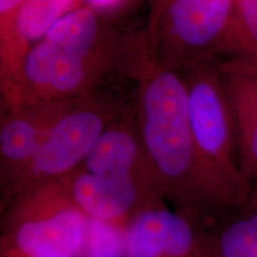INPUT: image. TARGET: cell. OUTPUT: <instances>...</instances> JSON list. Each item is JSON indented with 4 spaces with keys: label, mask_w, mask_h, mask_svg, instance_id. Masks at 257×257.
<instances>
[{
    "label": "cell",
    "mask_w": 257,
    "mask_h": 257,
    "mask_svg": "<svg viewBox=\"0 0 257 257\" xmlns=\"http://www.w3.org/2000/svg\"><path fill=\"white\" fill-rule=\"evenodd\" d=\"M234 5L236 0H161L144 34L150 57L180 74L202 61L218 60Z\"/></svg>",
    "instance_id": "cell-5"
},
{
    "label": "cell",
    "mask_w": 257,
    "mask_h": 257,
    "mask_svg": "<svg viewBox=\"0 0 257 257\" xmlns=\"http://www.w3.org/2000/svg\"><path fill=\"white\" fill-rule=\"evenodd\" d=\"M86 257H126L124 230L102 221L89 219L83 252Z\"/></svg>",
    "instance_id": "cell-15"
},
{
    "label": "cell",
    "mask_w": 257,
    "mask_h": 257,
    "mask_svg": "<svg viewBox=\"0 0 257 257\" xmlns=\"http://www.w3.org/2000/svg\"><path fill=\"white\" fill-rule=\"evenodd\" d=\"M124 108L121 102L99 91L67 101L27 173L6 201L29 188L59 181L80 168L101 135Z\"/></svg>",
    "instance_id": "cell-6"
},
{
    "label": "cell",
    "mask_w": 257,
    "mask_h": 257,
    "mask_svg": "<svg viewBox=\"0 0 257 257\" xmlns=\"http://www.w3.org/2000/svg\"><path fill=\"white\" fill-rule=\"evenodd\" d=\"M2 257H30L22 255V253L15 252V251H6V250H2Z\"/></svg>",
    "instance_id": "cell-18"
},
{
    "label": "cell",
    "mask_w": 257,
    "mask_h": 257,
    "mask_svg": "<svg viewBox=\"0 0 257 257\" xmlns=\"http://www.w3.org/2000/svg\"><path fill=\"white\" fill-rule=\"evenodd\" d=\"M25 0H0V31L5 30Z\"/></svg>",
    "instance_id": "cell-16"
},
{
    "label": "cell",
    "mask_w": 257,
    "mask_h": 257,
    "mask_svg": "<svg viewBox=\"0 0 257 257\" xmlns=\"http://www.w3.org/2000/svg\"><path fill=\"white\" fill-rule=\"evenodd\" d=\"M59 181L73 204L89 219L120 230L148 204L165 199L134 180L95 174L82 167Z\"/></svg>",
    "instance_id": "cell-8"
},
{
    "label": "cell",
    "mask_w": 257,
    "mask_h": 257,
    "mask_svg": "<svg viewBox=\"0 0 257 257\" xmlns=\"http://www.w3.org/2000/svg\"><path fill=\"white\" fill-rule=\"evenodd\" d=\"M83 2H85L86 5L89 6V8L101 12L106 11V10L117 8V6L121 4L124 0H83Z\"/></svg>",
    "instance_id": "cell-17"
},
{
    "label": "cell",
    "mask_w": 257,
    "mask_h": 257,
    "mask_svg": "<svg viewBox=\"0 0 257 257\" xmlns=\"http://www.w3.org/2000/svg\"><path fill=\"white\" fill-rule=\"evenodd\" d=\"M181 75L189 125L202 165L225 210L239 206L253 187L239 167L236 127L220 64L217 60L202 61Z\"/></svg>",
    "instance_id": "cell-3"
},
{
    "label": "cell",
    "mask_w": 257,
    "mask_h": 257,
    "mask_svg": "<svg viewBox=\"0 0 257 257\" xmlns=\"http://www.w3.org/2000/svg\"><path fill=\"white\" fill-rule=\"evenodd\" d=\"M141 36L115 34L100 12L80 5L34 44L8 82L4 108L70 101L99 91L115 69H131Z\"/></svg>",
    "instance_id": "cell-1"
},
{
    "label": "cell",
    "mask_w": 257,
    "mask_h": 257,
    "mask_svg": "<svg viewBox=\"0 0 257 257\" xmlns=\"http://www.w3.org/2000/svg\"><path fill=\"white\" fill-rule=\"evenodd\" d=\"M81 167L95 174L134 180L165 198L144 148L135 107H125L106 128Z\"/></svg>",
    "instance_id": "cell-9"
},
{
    "label": "cell",
    "mask_w": 257,
    "mask_h": 257,
    "mask_svg": "<svg viewBox=\"0 0 257 257\" xmlns=\"http://www.w3.org/2000/svg\"><path fill=\"white\" fill-rule=\"evenodd\" d=\"M89 218L73 204L60 181L19 193L8 202L2 250L30 257H78Z\"/></svg>",
    "instance_id": "cell-4"
},
{
    "label": "cell",
    "mask_w": 257,
    "mask_h": 257,
    "mask_svg": "<svg viewBox=\"0 0 257 257\" xmlns=\"http://www.w3.org/2000/svg\"><path fill=\"white\" fill-rule=\"evenodd\" d=\"M126 257H205L198 220L157 199L144 206L124 230Z\"/></svg>",
    "instance_id": "cell-7"
},
{
    "label": "cell",
    "mask_w": 257,
    "mask_h": 257,
    "mask_svg": "<svg viewBox=\"0 0 257 257\" xmlns=\"http://www.w3.org/2000/svg\"><path fill=\"white\" fill-rule=\"evenodd\" d=\"M80 0H25L9 27L0 31L2 85L11 79L24 54L41 41Z\"/></svg>",
    "instance_id": "cell-11"
},
{
    "label": "cell",
    "mask_w": 257,
    "mask_h": 257,
    "mask_svg": "<svg viewBox=\"0 0 257 257\" xmlns=\"http://www.w3.org/2000/svg\"><path fill=\"white\" fill-rule=\"evenodd\" d=\"M204 230L205 257H257V188Z\"/></svg>",
    "instance_id": "cell-13"
},
{
    "label": "cell",
    "mask_w": 257,
    "mask_h": 257,
    "mask_svg": "<svg viewBox=\"0 0 257 257\" xmlns=\"http://www.w3.org/2000/svg\"><path fill=\"white\" fill-rule=\"evenodd\" d=\"M131 73L138 82V128L163 197L197 220L226 211L193 138L181 74L154 62L146 41Z\"/></svg>",
    "instance_id": "cell-2"
},
{
    "label": "cell",
    "mask_w": 257,
    "mask_h": 257,
    "mask_svg": "<svg viewBox=\"0 0 257 257\" xmlns=\"http://www.w3.org/2000/svg\"><path fill=\"white\" fill-rule=\"evenodd\" d=\"M67 101L5 108L0 125L2 189L8 199Z\"/></svg>",
    "instance_id": "cell-10"
},
{
    "label": "cell",
    "mask_w": 257,
    "mask_h": 257,
    "mask_svg": "<svg viewBox=\"0 0 257 257\" xmlns=\"http://www.w3.org/2000/svg\"><path fill=\"white\" fill-rule=\"evenodd\" d=\"M217 61L224 67L257 73V0H236L232 25Z\"/></svg>",
    "instance_id": "cell-14"
},
{
    "label": "cell",
    "mask_w": 257,
    "mask_h": 257,
    "mask_svg": "<svg viewBox=\"0 0 257 257\" xmlns=\"http://www.w3.org/2000/svg\"><path fill=\"white\" fill-rule=\"evenodd\" d=\"M220 67L233 114L240 170L257 188V73Z\"/></svg>",
    "instance_id": "cell-12"
}]
</instances>
